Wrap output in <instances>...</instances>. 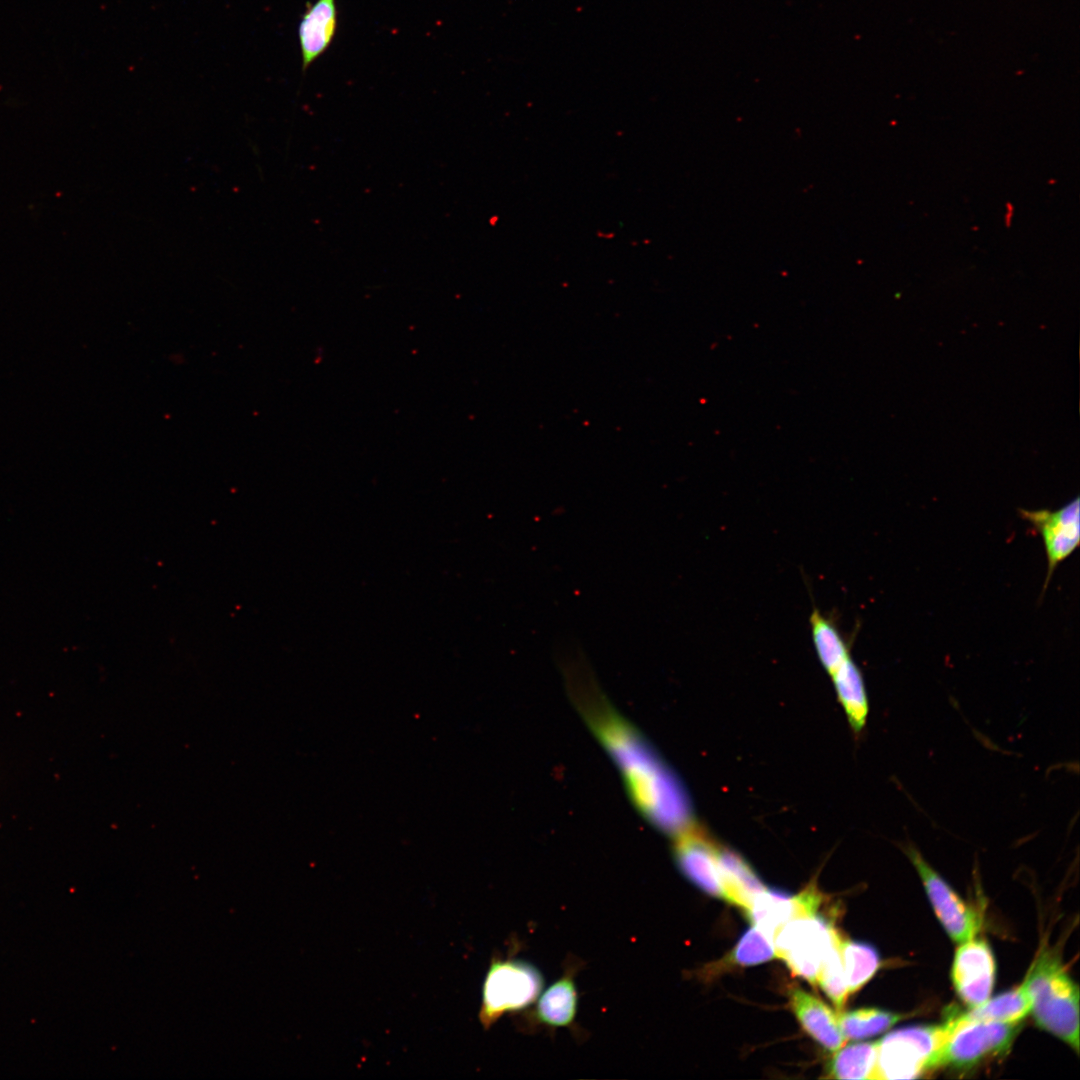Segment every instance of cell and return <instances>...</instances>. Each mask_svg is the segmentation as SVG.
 <instances>
[{
    "mask_svg": "<svg viewBox=\"0 0 1080 1080\" xmlns=\"http://www.w3.org/2000/svg\"><path fill=\"white\" fill-rule=\"evenodd\" d=\"M717 858L725 900L747 911L753 898L766 887L751 866L735 852L719 847Z\"/></svg>",
    "mask_w": 1080,
    "mask_h": 1080,
    "instance_id": "9a60e30c",
    "label": "cell"
},
{
    "mask_svg": "<svg viewBox=\"0 0 1080 1080\" xmlns=\"http://www.w3.org/2000/svg\"><path fill=\"white\" fill-rule=\"evenodd\" d=\"M812 642L817 657L831 676L850 656L848 643L845 641L832 620L814 608L809 617Z\"/></svg>",
    "mask_w": 1080,
    "mask_h": 1080,
    "instance_id": "ac0fdd59",
    "label": "cell"
},
{
    "mask_svg": "<svg viewBox=\"0 0 1080 1080\" xmlns=\"http://www.w3.org/2000/svg\"><path fill=\"white\" fill-rule=\"evenodd\" d=\"M579 968L578 961H569L562 975L540 992L534 1008L525 1017L526 1025L554 1030L574 1024L578 1008L575 978Z\"/></svg>",
    "mask_w": 1080,
    "mask_h": 1080,
    "instance_id": "7c38bea8",
    "label": "cell"
},
{
    "mask_svg": "<svg viewBox=\"0 0 1080 1080\" xmlns=\"http://www.w3.org/2000/svg\"><path fill=\"white\" fill-rule=\"evenodd\" d=\"M575 701L620 772L640 814L674 837L694 822L680 782L648 740L586 681H573Z\"/></svg>",
    "mask_w": 1080,
    "mask_h": 1080,
    "instance_id": "6da1fadb",
    "label": "cell"
},
{
    "mask_svg": "<svg viewBox=\"0 0 1080 1080\" xmlns=\"http://www.w3.org/2000/svg\"><path fill=\"white\" fill-rule=\"evenodd\" d=\"M822 896L814 885L797 895L767 889L758 893L746 911L752 924L773 943L776 933L787 922L817 914Z\"/></svg>",
    "mask_w": 1080,
    "mask_h": 1080,
    "instance_id": "30bf717a",
    "label": "cell"
},
{
    "mask_svg": "<svg viewBox=\"0 0 1080 1080\" xmlns=\"http://www.w3.org/2000/svg\"><path fill=\"white\" fill-rule=\"evenodd\" d=\"M831 678L850 726L856 733L860 732L867 721L869 703L859 667L849 657L831 675Z\"/></svg>",
    "mask_w": 1080,
    "mask_h": 1080,
    "instance_id": "2e32d148",
    "label": "cell"
},
{
    "mask_svg": "<svg viewBox=\"0 0 1080 1080\" xmlns=\"http://www.w3.org/2000/svg\"><path fill=\"white\" fill-rule=\"evenodd\" d=\"M951 1033L935 1054L931 1069L938 1067L969 1068L986 1057L1008 1050L1020 1030L1018 1023L961 1021L948 1019Z\"/></svg>",
    "mask_w": 1080,
    "mask_h": 1080,
    "instance_id": "8992f818",
    "label": "cell"
},
{
    "mask_svg": "<svg viewBox=\"0 0 1080 1080\" xmlns=\"http://www.w3.org/2000/svg\"><path fill=\"white\" fill-rule=\"evenodd\" d=\"M877 1042H860L835 1051L826 1068V1077L876 1080Z\"/></svg>",
    "mask_w": 1080,
    "mask_h": 1080,
    "instance_id": "d6986e66",
    "label": "cell"
},
{
    "mask_svg": "<svg viewBox=\"0 0 1080 1080\" xmlns=\"http://www.w3.org/2000/svg\"><path fill=\"white\" fill-rule=\"evenodd\" d=\"M841 939L837 930L822 916H804L787 922L776 933L773 946L797 976L812 985L817 979L830 949Z\"/></svg>",
    "mask_w": 1080,
    "mask_h": 1080,
    "instance_id": "5b68a950",
    "label": "cell"
},
{
    "mask_svg": "<svg viewBox=\"0 0 1080 1080\" xmlns=\"http://www.w3.org/2000/svg\"><path fill=\"white\" fill-rule=\"evenodd\" d=\"M790 1003L802 1028L815 1041L831 1052L842 1048L846 1039L841 1031L837 1012L798 987L790 991Z\"/></svg>",
    "mask_w": 1080,
    "mask_h": 1080,
    "instance_id": "4fadbf2b",
    "label": "cell"
},
{
    "mask_svg": "<svg viewBox=\"0 0 1080 1080\" xmlns=\"http://www.w3.org/2000/svg\"><path fill=\"white\" fill-rule=\"evenodd\" d=\"M941 1025L913 1026L893 1031L878 1041L876 1080L913 1079L931 1070V1062L951 1033Z\"/></svg>",
    "mask_w": 1080,
    "mask_h": 1080,
    "instance_id": "277c9868",
    "label": "cell"
},
{
    "mask_svg": "<svg viewBox=\"0 0 1080 1080\" xmlns=\"http://www.w3.org/2000/svg\"><path fill=\"white\" fill-rule=\"evenodd\" d=\"M732 957L738 965L751 966L769 961L776 954L772 941L753 925L736 944Z\"/></svg>",
    "mask_w": 1080,
    "mask_h": 1080,
    "instance_id": "603a6c76",
    "label": "cell"
},
{
    "mask_svg": "<svg viewBox=\"0 0 1080 1080\" xmlns=\"http://www.w3.org/2000/svg\"><path fill=\"white\" fill-rule=\"evenodd\" d=\"M995 977L992 952L983 940H969L957 949L952 980L960 998L970 1007L983 1004L990 998Z\"/></svg>",
    "mask_w": 1080,
    "mask_h": 1080,
    "instance_id": "8fae6325",
    "label": "cell"
},
{
    "mask_svg": "<svg viewBox=\"0 0 1080 1080\" xmlns=\"http://www.w3.org/2000/svg\"><path fill=\"white\" fill-rule=\"evenodd\" d=\"M543 988L540 971L511 955L492 959L482 986L479 1021L489 1029L502 1016L531 1006Z\"/></svg>",
    "mask_w": 1080,
    "mask_h": 1080,
    "instance_id": "3957f363",
    "label": "cell"
},
{
    "mask_svg": "<svg viewBox=\"0 0 1080 1080\" xmlns=\"http://www.w3.org/2000/svg\"><path fill=\"white\" fill-rule=\"evenodd\" d=\"M673 840L674 858L682 874L705 893L725 900L717 858L720 845L695 821Z\"/></svg>",
    "mask_w": 1080,
    "mask_h": 1080,
    "instance_id": "ba28073f",
    "label": "cell"
},
{
    "mask_svg": "<svg viewBox=\"0 0 1080 1080\" xmlns=\"http://www.w3.org/2000/svg\"><path fill=\"white\" fill-rule=\"evenodd\" d=\"M336 29V0H316L307 5L298 26L303 71L329 48Z\"/></svg>",
    "mask_w": 1080,
    "mask_h": 1080,
    "instance_id": "5bb4252c",
    "label": "cell"
},
{
    "mask_svg": "<svg viewBox=\"0 0 1080 1080\" xmlns=\"http://www.w3.org/2000/svg\"><path fill=\"white\" fill-rule=\"evenodd\" d=\"M1020 514L1039 531L1043 539L1048 563L1045 589L1056 567L1079 546V497L1058 510H1021Z\"/></svg>",
    "mask_w": 1080,
    "mask_h": 1080,
    "instance_id": "9c48e42d",
    "label": "cell"
},
{
    "mask_svg": "<svg viewBox=\"0 0 1080 1080\" xmlns=\"http://www.w3.org/2000/svg\"><path fill=\"white\" fill-rule=\"evenodd\" d=\"M841 939L830 949L824 958L817 979V985L821 987L826 996L832 1001L838 1014L844 1011L849 996L840 951Z\"/></svg>",
    "mask_w": 1080,
    "mask_h": 1080,
    "instance_id": "7402d4cb",
    "label": "cell"
},
{
    "mask_svg": "<svg viewBox=\"0 0 1080 1080\" xmlns=\"http://www.w3.org/2000/svg\"><path fill=\"white\" fill-rule=\"evenodd\" d=\"M1036 1023L1079 1050V988L1055 953L1045 951L1024 981Z\"/></svg>",
    "mask_w": 1080,
    "mask_h": 1080,
    "instance_id": "7a4b0ae2",
    "label": "cell"
},
{
    "mask_svg": "<svg viewBox=\"0 0 1080 1080\" xmlns=\"http://www.w3.org/2000/svg\"><path fill=\"white\" fill-rule=\"evenodd\" d=\"M903 848L918 872L935 913L948 935L960 944L974 939L980 928L977 913L962 901L912 844L909 843Z\"/></svg>",
    "mask_w": 1080,
    "mask_h": 1080,
    "instance_id": "52a82bcc",
    "label": "cell"
},
{
    "mask_svg": "<svg viewBox=\"0 0 1080 1080\" xmlns=\"http://www.w3.org/2000/svg\"><path fill=\"white\" fill-rule=\"evenodd\" d=\"M840 951L847 982L848 993L860 990L876 973L880 959L869 944L841 939Z\"/></svg>",
    "mask_w": 1080,
    "mask_h": 1080,
    "instance_id": "ffe728a7",
    "label": "cell"
},
{
    "mask_svg": "<svg viewBox=\"0 0 1080 1080\" xmlns=\"http://www.w3.org/2000/svg\"><path fill=\"white\" fill-rule=\"evenodd\" d=\"M905 1015L876 1008H860L838 1014L845 1039L861 1040L886 1031Z\"/></svg>",
    "mask_w": 1080,
    "mask_h": 1080,
    "instance_id": "44dd1931",
    "label": "cell"
},
{
    "mask_svg": "<svg viewBox=\"0 0 1080 1080\" xmlns=\"http://www.w3.org/2000/svg\"><path fill=\"white\" fill-rule=\"evenodd\" d=\"M1031 1010V1000L1025 983L999 994L966 1013L957 1014L961 1021H993L1018 1023Z\"/></svg>",
    "mask_w": 1080,
    "mask_h": 1080,
    "instance_id": "e0dca14e",
    "label": "cell"
}]
</instances>
